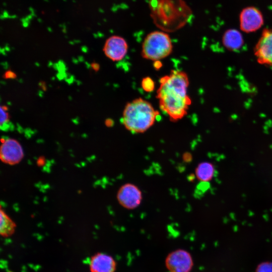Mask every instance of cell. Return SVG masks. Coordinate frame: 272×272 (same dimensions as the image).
I'll return each mask as SVG.
<instances>
[{
  "mask_svg": "<svg viewBox=\"0 0 272 272\" xmlns=\"http://www.w3.org/2000/svg\"><path fill=\"white\" fill-rule=\"evenodd\" d=\"M187 75L183 71L172 70L160 79L156 98L160 109L172 121L183 118L187 113L191 100L187 95L189 86Z\"/></svg>",
  "mask_w": 272,
  "mask_h": 272,
  "instance_id": "1",
  "label": "cell"
},
{
  "mask_svg": "<svg viewBox=\"0 0 272 272\" xmlns=\"http://www.w3.org/2000/svg\"><path fill=\"white\" fill-rule=\"evenodd\" d=\"M150 16L161 31L174 32L191 19L192 12L184 0H149Z\"/></svg>",
  "mask_w": 272,
  "mask_h": 272,
  "instance_id": "2",
  "label": "cell"
},
{
  "mask_svg": "<svg viewBox=\"0 0 272 272\" xmlns=\"http://www.w3.org/2000/svg\"><path fill=\"white\" fill-rule=\"evenodd\" d=\"M158 115L159 111L149 102L138 98L125 105L122 123L133 133H144L154 125Z\"/></svg>",
  "mask_w": 272,
  "mask_h": 272,
  "instance_id": "3",
  "label": "cell"
},
{
  "mask_svg": "<svg viewBox=\"0 0 272 272\" xmlns=\"http://www.w3.org/2000/svg\"><path fill=\"white\" fill-rule=\"evenodd\" d=\"M172 50L173 45L168 34L162 31H155L145 38L141 55L145 59L155 61L167 57Z\"/></svg>",
  "mask_w": 272,
  "mask_h": 272,
  "instance_id": "4",
  "label": "cell"
},
{
  "mask_svg": "<svg viewBox=\"0 0 272 272\" xmlns=\"http://www.w3.org/2000/svg\"><path fill=\"white\" fill-rule=\"evenodd\" d=\"M165 263L169 272H190L193 266L191 255L182 249L170 252L166 257Z\"/></svg>",
  "mask_w": 272,
  "mask_h": 272,
  "instance_id": "5",
  "label": "cell"
},
{
  "mask_svg": "<svg viewBox=\"0 0 272 272\" xmlns=\"http://www.w3.org/2000/svg\"><path fill=\"white\" fill-rule=\"evenodd\" d=\"M239 20L240 30L245 33H252L259 30L264 23L262 13L253 6L243 9L239 14Z\"/></svg>",
  "mask_w": 272,
  "mask_h": 272,
  "instance_id": "6",
  "label": "cell"
},
{
  "mask_svg": "<svg viewBox=\"0 0 272 272\" xmlns=\"http://www.w3.org/2000/svg\"><path fill=\"white\" fill-rule=\"evenodd\" d=\"M254 53L259 63L272 67V28L263 30L254 48Z\"/></svg>",
  "mask_w": 272,
  "mask_h": 272,
  "instance_id": "7",
  "label": "cell"
},
{
  "mask_svg": "<svg viewBox=\"0 0 272 272\" xmlns=\"http://www.w3.org/2000/svg\"><path fill=\"white\" fill-rule=\"evenodd\" d=\"M142 199V191L137 185L130 183L123 184L117 193L118 203L127 210L138 208L141 205Z\"/></svg>",
  "mask_w": 272,
  "mask_h": 272,
  "instance_id": "8",
  "label": "cell"
},
{
  "mask_svg": "<svg viewBox=\"0 0 272 272\" xmlns=\"http://www.w3.org/2000/svg\"><path fill=\"white\" fill-rule=\"evenodd\" d=\"M128 44L124 38L113 35L107 39L103 48L105 55L113 61L122 60L128 50Z\"/></svg>",
  "mask_w": 272,
  "mask_h": 272,
  "instance_id": "9",
  "label": "cell"
},
{
  "mask_svg": "<svg viewBox=\"0 0 272 272\" xmlns=\"http://www.w3.org/2000/svg\"><path fill=\"white\" fill-rule=\"evenodd\" d=\"M0 156L5 163L14 165L23 159L24 151L19 142L13 139H7L1 145Z\"/></svg>",
  "mask_w": 272,
  "mask_h": 272,
  "instance_id": "10",
  "label": "cell"
},
{
  "mask_svg": "<svg viewBox=\"0 0 272 272\" xmlns=\"http://www.w3.org/2000/svg\"><path fill=\"white\" fill-rule=\"evenodd\" d=\"M89 269L90 272H115L116 262L111 255L98 252L91 257Z\"/></svg>",
  "mask_w": 272,
  "mask_h": 272,
  "instance_id": "11",
  "label": "cell"
},
{
  "mask_svg": "<svg viewBox=\"0 0 272 272\" xmlns=\"http://www.w3.org/2000/svg\"><path fill=\"white\" fill-rule=\"evenodd\" d=\"M223 44L230 50H237L243 44L241 33L237 30L231 29L225 31L222 37Z\"/></svg>",
  "mask_w": 272,
  "mask_h": 272,
  "instance_id": "12",
  "label": "cell"
},
{
  "mask_svg": "<svg viewBox=\"0 0 272 272\" xmlns=\"http://www.w3.org/2000/svg\"><path fill=\"white\" fill-rule=\"evenodd\" d=\"M214 165L208 162L199 163L195 170L196 177L202 182H207L211 180L214 176Z\"/></svg>",
  "mask_w": 272,
  "mask_h": 272,
  "instance_id": "13",
  "label": "cell"
},
{
  "mask_svg": "<svg viewBox=\"0 0 272 272\" xmlns=\"http://www.w3.org/2000/svg\"><path fill=\"white\" fill-rule=\"evenodd\" d=\"M0 233L4 237L12 236L15 231L16 225L13 221L6 214L1 210L0 214Z\"/></svg>",
  "mask_w": 272,
  "mask_h": 272,
  "instance_id": "14",
  "label": "cell"
},
{
  "mask_svg": "<svg viewBox=\"0 0 272 272\" xmlns=\"http://www.w3.org/2000/svg\"><path fill=\"white\" fill-rule=\"evenodd\" d=\"M141 86L145 91L151 92L155 89V82L151 78L147 77L142 79Z\"/></svg>",
  "mask_w": 272,
  "mask_h": 272,
  "instance_id": "15",
  "label": "cell"
},
{
  "mask_svg": "<svg viewBox=\"0 0 272 272\" xmlns=\"http://www.w3.org/2000/svg\"><path fill=\"white\" fill-rule=\"evenodd\" d=\"M8 108L6 105L1 106V128L7 124L10 120V115L8 112Z\"/></svg>",
  "mask_w": 272,
  "mask_h": 272,
  "instance_id": "16",
  "label": "cell"
},
{
  "mask_svg": "<svg viewBox=\"0 0 272 272\" xmlns=\"http://www.w3.org/2000/svg\"><path fill=\"white\" fill-rule=\"evenodd\" d=\"M255 272H272V262L264 261L259 263Z\"/></svg>",
  "mask_w": 272,
  "mask_h": 272,
  "instance_id": "17",
  "label": "cell"
},
{
  "mask_svg": "<svg viewBox=\"0 0 272 272\" xmlns=\"http://www.w3.org/2000/svg\"><path fill=\"white\" fill-rule=\"evenodd\" d=\"M16 77L15 73L12 70L6 71L3 75V78L5 79H14Z\"/></svg>",
  "mask_w": 272,
  "mask_h": 272,
  "instance_id": "18",
  "label": "cell"
},
{
  "mask_svg": "<svg viewBox=\"0 0 272 272\" xmlns=\"http://www.w3.org/2000/svg\"><path fill=\"white\" fill-rule=\"evenodd\" d=\"M91 67L93 71L97 72L100 69V65L97 62H93L91 63Z\"/></svg>",
  "mask_w": 272,
  "mask_h": 272,
  "instance_id": "19",
  "label": "cell"
},
{
  "mask_svg": "<svg viewBox=\"0 0 272 272\" xmlns=\"http://www.w3.org/2000/svg\"><path fill=\"white\" fill-rule=\"evenodd\" d=\"M162 66V62L160 60H157L154 61L153 66L156 70H159Z\"/></svg>",
  "mask_w": 272,
  "mask_h": 272,
  "instance_id": "20",
  "label": "cell"
},
{
  "mask_svg": "<svg viewBox=\"0 0 272 272\" xmlns=\"http://www.w3.org/2000/svg\"><path fill=\"white\" fill-rule=\"evenodd\" d=\"M113 124V121L111 119H107L105 120V124L107 126H112Z\"/></svg>",
  "mask_w": 272,
  "mask_h": 272,
  "instance_id": "21",
  "label": "cell"
}]
</instances>
